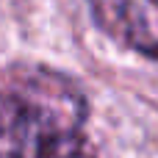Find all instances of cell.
<instances>
[{
    "label": "cell",
    "instance_id": "obj_1",
    "mask_svg": "<svg viewBox=\"0 0 158 158\" xmlns=\"http://www.w3.org/2000/svg\"><path fill=\"white\" fill-rule=\"evenodd\" d=\"M86 100L61 75L36 69L0 89V158H92Z\"/></svg>",
    "mask_w": 158,
    "mask_h": 158
},
{
    "label": "cell",
    "instance_id": "obj_2",
    "mask_svg": "<svg viewBox=\"0 0 158 158\" xmlns=\"http://www.w3.org/2000/svg\"><path fill=\"white\" fill-rule=\"evenodd\" d=\"M92 6V14L97 19V25L108 33L117 36L119 42L128 39L131 25L142 8V0H86Z\"/></svg>",
    "mask_w": 158,
    "mask_h": 158
},
{
    "label": "cell",
    "instance_id": "obj_3",
    "mask_svg": "<svg viewBox=\"0 0 158 158\" xmlns=\"http://www.w3.org/2000/svg\"><path fill=\"white\" fill-rule=\"evenodd\" d=\"M125 44H131L147 58H158V0H142Z\"/></svg>",
    "mask_w": 158,
    "mask_h": 158
}]
</instances>
